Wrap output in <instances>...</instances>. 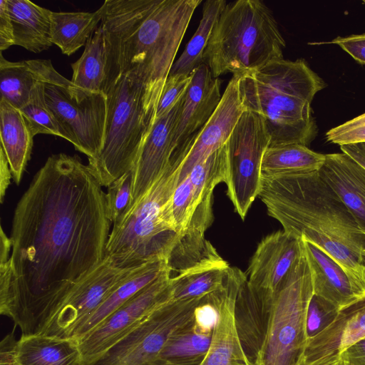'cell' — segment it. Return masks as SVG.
Returning a JSON list of instances; mask_svg holds the SVG:
<instances>
[{
    "label": "cell",
    "instance_id": "14",
    "mask_svg": "<svg viewBox=\"0 0 365 365\" xmlns=\"http://www.w3.org/2000/svg\"><path fill=\"white\" fill-rule=\"evenodd\" d=\"M238 79V76L232 75L210 118L173 154L180 161L178 182L188 175L195 165L227 143L237 122L245 110L240 99Z\"/></svg>",
    "mask_w": 365,
    "mask_h": 365
},
{
    "label": "cell",
    "instance_id": "46",
    "mask_svg": "<svg viewBox=\"0 0 365 365\" xmlns=\"http://www.w3.org/2000/svg\"><path fill=\"white\" fill-rule=\"evenodd\" d=\"M339 357L351 365H365V337L344 349Z\"/></svg>",
    "mask_w": 365,
    "mask_h": 365
},
{
    "label": "cell",
    "instance_id": "33",
    "mask_svg": "<svg viewBox=\"0 0 365 365\" xmlns=\"http://www.w3.org/2000/svg\"><path fill=\"white\" fill-rule=\"evenodd\" d=\"M227 4L225 0H207L204 3L199 26L182 54L174 62L169 75H190L203 63V54L213 29Z\"/></svg>",
    "mask_w": 365,
    "mask_h": 365
},
{
    "label": "cell",
    "instance_id": "22",
    "mask_svg": "<svg viewBox=\"0 0 365 365\" xmlns=\"http://www.w3.org/2000/svg\"><path fill=\"white\" fill-rule=\"evenodd\" d=\"M302 240L312 273L314 294L340 309L365 293L327 252L313 242Z\"/></svg>",
    "mask_w": 365,
    "mask_h": 365
},
{
    "label": "cell",
    "instance_id": "25",
    "mask_svg": "<svg viewBox=\"0 0 365 365\" xmlns=\"http://www.w3.org/2000/svg\"><path fill=\"white\" fill-rule=\"evenodd\" d=\"M14 35V45L33 53L48 49L52 11L29 0H6Z\"/></svg>",
    "mask_w": 365,
    "mask_h": 365
},
{
    "label": "cell",
    "instance_id": "4",
    "mask_svg": "<svg viewBox=\"0 0 365 365\" xmlns=\"http://www.w3.org/2000/svg\"><path fill=\"white\" fill-rule=\"evenodd\" d=\"M238 76L243 107L263 119L269 147H308L318 132L311 103L327 84L307 62L282 58Z\"/></svg>",
    "mask_w": 365,
    "mask_h": 365
},
{
    "label": "cell",
    "instance_id": "6",
    "mask_svg": "<svg viewBox=\"0 0 365 365\" xmlns=\"http://www.w3.org/2000/svg\"><path fill=\"white\" fill-rule=\"evenodd\" d=\"M179 161L170 163L141 199L112 225L105 258L121 268L166 259L176 244L170 201L179 181Z\"/></svg>",
    "mask_w": 365,
    "mask_h": 365
},
{
    "label": "cell",
    "instance_id": "1",
    "mask_svg": "<svg viewBox=\"0 0 365 365\" xmlns=\"http://www.w3.org/2000/svg\"><path fill=\"white\" fill-rule=\"evenodd\" d=\"M102 187L88 163L58 153L47 158L19 200L0 314L21 335L34 334L103 261L113 224Z\"/></svg>",
    "mask_w": 365,
    "mask_h": 365
},
{
    "label": "cell",
    "instance_id": "9",
    "mask_svg": "<svg viewBox=\"0 0 365 365\" xmlns=\"http://www.w3.org/2000/svg\"><path fill=\"white\" fill-rule=\"evenodd\" d=\"M45 100L62 130L76 150L95 159L104 140L106 96L74 85L58 73L50 60L39 59Z\"/></svg>",
    "mask_w": 365,
    "mask_h": 365
},
{
    "label": "cell",
    "instance_id": "11",
    "mask_svg": "<svg viewBox=\"0 0 365 365\" xmlns=\"http://www.w3.org/2000/svg\"><path fill=\"white\" fill-rule=\"evenodd\" d=\"M269 141L263 119L245 110L227 142V195L242 220L258 197L262 160Z\"/></svg>",
    "mask_w": 365,
    "mask_h": 365
},
{
    "label": "cell",
    "instance_id": "28",
    "mask_svg": "<svg viewBox=\"0 0 365 365\" xmlns=\"http://www.w3.org/2000/svg\"><path fill=\"white\" fill-rule=\"evenodd\" d=\"M168 268L166 259L153 260L144 264L78 325L72 338L78 339L97 327L136 293L155 281Z\"/></svg>",
    "mask_w": 365,
    "mask_h": 365
},
{
    "label": "cell",
    "instance_id": "44",
    "mask_svg": "<svg viewBox=\"0 0 365 365\" xmlns=\"http://www.w3.org/2000/svg\"><path fill=\"white\" fill-rule=\"evenodd\" d=\"M14 45V27L6 0H0V51Z\"/></svg>",
    "mask_w": 365,
    "mask_h": 365
},
{
    "label": "cell",
    "instance_id": "50",
    "mask_svg": "<svg viewBox=\"0 0 365 365\" xmlns=\"http://www.w3.org/2000/svg\"><path fill=\"white\" fill-rule=\"evenodd\" d=\"M335 365H351L349 363H348L347 361L340 359L339 357V359L337 361V362L335 364Z\"/></svg>",
    "mask_w": 365,
    "mask_h": 365
},
{
    "label": "cell",
    "instance_id": "30",
    "mask_svg": "<svg viewBox=\"0 0 365 365\" xmlns=\"http://www.w3.org/2000/svg\"><path fill=\"white\" fill-rule=\"evenodd\" d=\"M41 81L38 59L12 62L6 60L1 52V98L20 109L29 101L36 84Z\"/></svg>",
    "mask_w": 365,
    "mask_h": 365
},
{
    "label": "cell",
    "instance_id": "18",
    "mask_svg": "<svg viewBox=\"0 0 365 365\" xmlns=\"http://www.w3.org/2000/svg\"><path fill=\"white\" fill-rule=\"evenodd\" d=\"M220 87V80L212 76L205 63L192 71L173 126L175 150L210 118L222 99Z\"/></svg>",
    "mask_w": 365,
    "mask_h": 365
},
{
    "label": "cell",
    "instance_id": "26",
    "mask_svg": "<svg viewBox=\"0 0 365 365\" xmlns=\"http://www.w3.org/2000/svg\"><path fill=\"white\" fill-rule=\"evenodd\" d=\"M1 149L8 160L14 182L21 180L31 158L34 135L21 110L0 98Z\"/></svg>",
    "mask_w": 365,
    "mask_h": 365
},
{
    "label": "cell",
    "instance_id": "24",
    "mask_svg": "<svg viewBox=\"0 0 365 365\" xmlns=\"http://www.w3.org/2000/svg\"><path fill=\"white\" fill-rule=\"evenodd\" d=\"M318 173L365 234V168L341 152L325 154V161Z\"/></svg>",
    "mask_w": 365,
    "mask_h": 365
},
{
    "label": "cell",
    "instance_id": "49",
    "mask_svg": "<svg viewBox=\"0 0 365 365\" xmlns=\"http://www.w3.org/2000/svg\"><path fill=\"white\" fill-rule=\"evenodd\" d=\"M339 359V356H334L328 358H324L312 363H305L303 361H299L297 365H335V364L337 362Z\"/></svg>",
    "mask_w": 365,
    "mask_h": 365
},
{
    "label": "cell",
    "instance_id": "41",
    "mask_svg": "<svg viewBox=\"0 0 365 365\" xmlns=\"http://www.w3.org/2000/svg\"><path fill=\"white\" fill-rule=\"evenodd\" d=\"M326 141L339 146L365 143V113L329 130Z\"/></svg>",
    "mask_w": 365,
    "mask_h": 365
},
{
    "label": "cell",
    "instance_id": "29",
    "mask_svg": "<svg viewBox=\"0 0 365 365\" xmlns=\"http://www.w3.org/2000/svg\"><path fill=\"white\" fill-rule=\"evenodd\" d=\"M103 16L101 6L93 12H56L51 14V41L62 53L71 56L86 45Z\"/></svg>",
    "mask_w": 365,
    "mask_h": 365
},
{
    "label": "cell",
    "instance_id": "5",
    "mask_svg": "<svg viewBox=\"0 0 365 365\" xmlns=\"http://www.w3.org/2000/svg\"><path fill=\"white\" fill-rule=\"evenodd\" d=\"M285 41L271 9L259 0L226 4L203 54L214 78L241 76L284 58Z\"/></svg>",
    "mask_w": 365,
    "mask_h": 365
},
{
    "label": "cell",
    "instance_id": "32",
    "mask_svg": "<svg viewBox=\"0 0 365 365\" xmlns=\"http://www.w3.org/2000/svg\"><path fill=\"white\" fill-rule=\"evenodd\" d=\"M230 267L228 263L223 260L171 277L172 289L169 301L199 299L222 288Z\"/></svg>",
    "mask_w": 365,
    "mask_h": 365
},
{
    "label": "cell",
    "instance_id": "12",
    "mask_svg": "<svg viewBox=\"0 0 365 365\" xmlns=\"http://www.w3.org/2000/svg\"><path fill=\"white\" fill-rule=\"evenodd\" d=\"M143 265L121 268L104 258L93 272L66 296L34 334L72 337L78 325Z\"/></svg>",
    "mask_w": 365,
    "mask_h": 365
},
{
    "label": "cell",
    "instance_id": "51",
    "mask_svg": "<svg viewBox=\"0 0 365 365\" xmlns=\"http://www.w3.org/2000/svg\"><path fill=\"white\" fill-rule=\"evenodd\" d=\"M362 3L365 4V0L362 1Z\"/></svg>",
    "mask_w": 365,
    "mask_h": 365
},
{
    "label": "cell",
    "instance_id": "21",
    "mask_svg": "<svg viewBox=\"0 0 365 365\" xmlns=\"http://www.w3.org/2000/svg\"><path fill=\"white\" fill-rule=\"evenodd\" d=\"M71 66V81L74 85L105 95L121 76L108 37L101 24L86 43L81 56Z\"/></svg>",
    "mask_w": 365,
    "mask_h": 365
},
{
    "label": "cell",
    "instance_id": "7",
    "mask_svg": "<svg viewBox=\"0 0 365 365\" xmlns=\"http://www.w3.org/2000/svg\"><path fill=\"white\" fill-rule=\"evenodd\" d=\"M101 150L88 164L103 187L131 170L155 118L159 100L140 81L122 74L106 93Z\"/></svg>",
    "mask_w": 365,
    "mask_h": 365
},
{
    "label": "cell",
    "instance_id": "19",
    "mask_svg": "<svg viewBox=\"0 0 365 365\" xmlns=\"http://www.w3.org/2000/svg\"><path fill=\"white\" fill-rule=\"evenodd\" d=\"M212 196L201 200L167 259L170 272L179 274L222 262L214 247L205 238L213 221Z\"/></svg>",
    "mask_w": 365,
    "mask_h": 365
},
{
    "label": "cell",
    "instance_id": "13",
    "mask_svg": "<svg viewBox=\"0 0 365 365\" xmlns=\"http://www.w3.org/2000/svg\"><path fill=\"white\" fill-rule=\"evenodd\" d=\"M169 268L78 341L83 365H90L133 331L150 312L169 301Z\"/></svg>",
    "mask_w": 365,
    "mask_h": 365
},
{
    "label": "cell",
    "instance_id": "35",
    "mask_svg": "<svg viewBox=\"0 0 365 365\" xmlns=\"http://www.w3.org/2000/svg\"><path fill=\"white\" fill-rule=\"evenodd\" d=\"M227 170V143L193 167L188 176L194 190L195 209L202 199L213 195L217 184L225 182Z\"/></svg>",
    "mask_w": 365,
    "mask_h": 365
},
{
    "label": "cell",
    "instance_id": "10",
    "mask_svg": "<svg viewBox=\"0 0 365 365\" xmlns=\"http://www.w3.org/2000/svg\"><path fill=\"white\" fill-rule=\"evenodd\" d=\"M200 299L166 302L90 365H158L168 341L192 327L194 310Z\"/></svg>",
    "mask_w": 365,
    "mask_h": 365
},
{
    "label": "cell",
    "instance_id": "17",
    "mask_svg": "<svg viewBox=\"0 0 365 365\" xmlns=\"http://www.w3.org/2000/svg\"><path fill=\"white\" fill-rule=\"evenodd\" d=\"M181 101L168 113L155 119L145 138L131 169L132 196L126 211L141 199L170 164L175 151L173 130Z\"/></svg>",
    "mask_w": 365,
    "mask_h": 365
},
{
    "label": "cell",
    "instance_id": "20",
    "mask_svg": "<svg viewBox=\"0 0 365 365\" xmlns=\"http://www.w3.org/2000/svg\"><path fill=\"white\" fill-rule=\"evenodd\" d=\"M365 337V293L341 308L334 322L309 340L299 361L312 363L340 354Z\"/></svg>",
    "mask_w": 365,
    "mask_h": 365
},
{
    "label": "cell",
    "instance_id": "23",
    "mask_svg": "<svg viewBox=\"0 0 365 365\" xmlns=\"http://www.w3.org/2000/svg\"><path fill=\"white\" fill-rule=\"evenodd\" d=\"M274 299L254 292L247 277L240 286L235 304V322L242 349L255 365L262 349Z\"/></svg>",
    "mask_w": 365,
    "mask_h": 365
},
{
    "label": "cell",
    "instance_id": "37",
    "mask_svg": "<svg viewBox=\"0 0 365 365\" xmlns=\"http://www.w3.org/2000/svg\"><path fill=\"white\" fill-rule=\"evenodd\" d=\"M170 210L175 230L180 236L195 210L194 190L188 175L176 186L171 197Z\"/></svg>",
    "mask_w": 365,
    "mask_h": 365
},
{
    "label": "cell",
    "instance_id": "31",
    "mask_svg": "<svg viewBox=\"0 0 365 365\" xmlns=\"http://www.w3.org/2000/svg\"><path fill=\"white\" fill-rule=\"evenodd\" d=\"M325 155L301 144L268 147L261 165V175H275L319 170Z\"/></svg>",
    "mask_w": 365,
    "mask_h": 365
},
{
    "label": "cell",
    "instance_id": "47",
    "mask_svg": "<svg viewBox=\"0 0 365 365\" xmlns=\"http://www.w3.org/2000/svg\"><path fill=\"white\" fill-rule=\"evenodd\" d=\"M12 173L2 149L0 148V200L3 203L6 190L11 184Z\"/></svg>",
    "mask_w": 365,
    "mask_h": 365
},
{
    "label": "cell",
    "instance_id": "38",
    "mask_svg": "<svg viewBox=\"0 0 365 365\" xmlns=\"http://www.w3.org/2000/svg\"><path fill=\"white\" fill-rule=\"evenodd\" d=\"M339 311L337 307L313 294L306 314L307 342L328 328L336 318Z\"/></svg>",
    "mask_w": 365,
    "mask_h": 365
},
{
    "label": "cell",
    "instance_id": "48",
    "mask_svg": "<svg viewBox=\"0 0 365 365\" xmlns=\"http://www.w3.org/2000/svg\"><path fill=\"white\" fill-rule=\"evenodd\" d=\"M340 149L365 168V143L344 145Z\"/></svg>",
    "mask_w": 365,
    "mask_h": 365
},
{
    "label": "cell",
    "instance_id": "15",
    "mask_svg": "<svg viewBox=\"0 0 365 365\" xmlns=\"http://www.w3.org/2000/svg\"><path fill=\"white\" fill-rule=\"evenodd\" d=\"M303 249L302 238L277 231L264 237L251 258L247 283L257 294L274 299Z\"/></svg>",
    "mask_w": 365,
    "mask_h": 365
},
{
    "label": "cell",
    "instance_id": "34",
    "mask_svg": "<svg viewBox=\"0 0 365 365\" xmlns=\"http://www.w3.org/2000/svg\"><path fill=\"white\" fill-rule=\"evenodd\" d=\"M212 335L197 333L192 327L175 334L163 349L158 365H200L209 349Z\"/></svg>",
    "mask_w": 365,
    "mask_h": 365
},
{
    "label": "cell",
    "instance_id": "40",
    "mask_svg": "<svg viewBox=\"0 0 365 365\" xmlns=\"http://www.w3.org/2000/svg\"><path fill=\"white\" fill-rule=\"evenodd\" d=\"M191 81V74L168 75L158 103L155 118L168 113L184 97Z\"/></svg>",
    "mask_w": 365,
    "mask_h": 365
},
{
    "label": "cell",
    "instance_id": "42",
    "mask_svg": "<svg viewBox=\"0 0 365 365\" xmlns=\"http://www.w3.org/2000/svg\"><path fill=\"white\" fill-rule=\"evenodd\" d=\"M215 292L202 297L194 310V331L203 334H212L218 319V309Z\"/></svg>",
    "mask_w": 365,
    "mask_h": 365
},
{
    "label": "cell",
    "instance_id": "2",
    "mask_svg": "<svg viewBox=\"0 0 365 365\" xmlns=\"http://www.w3.org/2000/svg\"><path fill=\"white\" fill-rule=\"evenodd\" d=\"M258 197L284 232L321 247L365 290V234L318 170L261 175Z\"/></svg>",
    "mask_w": 365,
    "mask_h": 365
},
{
    "label": "cell",
    "instance_id": "16",
    "mask_svg": "<svg viewBox=\"0 0 365 365\" xmlns=\"http://www.w3.org/2000/svg\"><path fill=\"white\" fill-rule=\"evenodd\" d=\"M245 273L230 267L224 286L216 290L218 319L209 349L200 365H253L241 345L235 322L236 297Z\"/></svg>",
    "mask_w": 365,
    "mask_h": 365
},
{
    "label": "cell",
    "instance_id": "8",
    "mask_svg": "<svg viewBox=\"0 0 365 365\" xmlns=\"http://www.w3.org/2000/svg\"><path fill=\"white\" fill-rule=\"evenodd\" d=\"M312 294V273L303 245L275 294L265 341L255 365L298 364L307 343L306 314Z\"/></svg>",
    "mask_w": 365,
    "mask_h": 365
},
{
    "label": "cell",
    "instance_id": "39",
    "mask_svg": "<svg viewBox=\"0 0 365 365\" xmlns=\"http://www.w3.org/2000/svg\"><path fill=\"white\" fill-rule=\"evenodd\" d=\"M132 179V173L130 170L107 187L106 193L108 215L113 225L124 215L130 205Z\"/></svg>",
    "mask_w": 365,
    "mask_h": 365
},
{
    "label": "cell",
    "instance_id": "43",
    "mask_svg": "<svg viewBox=\"0 0 365 365\" xmlns=\"http://www.w3.org/2000/svg\"><path fill=\"white\" fill-rule=\"evenodd\" d=\"M309 44H335L349 53L356 61L365 65V33L352 34L346 37L338 36L329 41Z\"/></svg>",
    "mask_w": 365,
    "mask_h": 365
},
{
    "label": "cell",
    "instance_id": "45",
    "mask_svg": "<svg viewBox=\"0 0 365 365\" xmlns=\"http://www.w3.org/2000/svg\"><path fill=\"white\" fill-rule=\"evenodd\" d=\"M16 341L10 334L6 336L0 343V365H18Z\"/></svg>",
    "mask_w": 365,
    "mask_h": 365
},
{
    "label": "cell",
    "instance_id": "3",
    "mask_svg": "<svg viewBox=\"0 0 365 365\" xmlns=\"http://www.w3.org/2000/svg\"><path fill=\"white\" fill-rule=\"evenodd\" d=\"M201 0H106L104 29L121 75L160 100L187 28Z\"/></svg>",
    "mask_w": 365,
    "mask_h": 365
},
{
    "label": "cell",
    "instance_id": "36",
    "mask_svg": "<svg viewBox=\"0 0 365 365\" xmlns=\"http://www.w3.org/2000/svg\"><path fill=\"white\" fill-rule=\"evenodd\" d=\"M19 110L34 136L50 134L63 138L61 127L46 103L42 81L36 84L29 101Z\"/></svg>",
    "mask_w": 365,
    "mask_h": 365
},
{
    "label": "cell",
    "instance_id": "27",
    "mask_svg": "<svg viewBox=\"0 0 365 365\" xmlns=\"http://www.w3.org/2000/svg\"><path fill=\"white\" fill-rule=\"evenodd\" d=\"M18 365H83L76 338L39 334L21 335L18 340Z\"/></svg>",
    "mask_w": 365,
    "mask_h": 365
}]
</instances>
